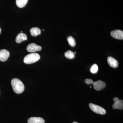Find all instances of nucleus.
<instances>
[{"label": "nucleus", "mask_w": 123, "mask_h": 123, "mask_svg": "<svg viewBox=\"0 0 123 123\" xmlns=\"http://www.w3.org/2000/svg\"><path fill=\"white\" fill-rule=\"evenodd\" d=\"M11 84L14 91L17 93L21 94L24 91L25 88L24 84L19 79L13 78L11 80Z\"/></svg>", "instance_id": "f257e3e1"}, {"label": "nucleus", "mask_w": 123, "mask_h": 123, "mask_svg": "<svg viewBox=\"0 0 123 123\" xmlns=\"http://www.w3.org/2000/svg\"><path fill=\"white\" fill-rule=\"evenodd\" d=\"M40 59V56L38 53H33L27 55L24 57V63L27 64L33 63L38 61Z\"/></svg>", "instance_id": "f03ea898"}, {"label": "nucleus", "mask_w": 123, "mask_h": 123, "mask_svg": "<svg viewBox=\"0 0 123 123\" xmlns=\"http://www.w3.org/2000/svg\"><path fill=\"white\" fill-rule=\"evenodd\" d=\"M89 107L94 112L101 115H104L106 114V111L103 108L100 106L95 105L92 103H90Z\"/></svg>", "instance_id": "7ed1b4c3"}, {"label": "nucleus", "mask_w": 123, "mask_h": 123, "mask_svg": "<svg viewBox=\"0 0 123 123\" xmlns=\"http://www.w3.org/2000/svg\"><path fill=\"white\" fill-rule=\"evenodd\" d=\"M114 103L112 105L113 109H117L123 110V101L122 99H120L117 97H115L113 98Z\"/></svg>", "instance_id": "20e7f679"}, {"label": "nucleus", "mask_w": 123, "mask_h": 123, "mask_svg": "<svg viewBox=\"0 0 123 123\" xmlns=\"http://www.w3.org/2000/svg\"><path fill=\"white\" fill-rule=\"evenodd\" d=\"M41 46L37 45L35 43H31L28 45L27 47V50L29 52H34L39 51L42 50Z\"/></svg>", "instance_id": "39448f33"}, {"label": "nucleus", "mask_w": 123, "mask_h": 123, "mask_svg": "<svg viewBox=\"0 0 123 123\" xmlns=\"http://www.w3.org/2000/svg\"><path fill=\"white\" fill-rule=\"evenodd\" d=\"M93 85L95 89L97 91L102 90L105 88L106 86V83L100 80L94 82Z\"/></svg>", "instance_id": "423d86ee"}, {"label": "nucleus", "mask_w": 123, "mask_h": 123, "mask_svg": "<svg viewBox=\"0 0 123 123\" xmlns=\"http://www.w3.org/2000/svg\"><path fill=\"white\" fill-rule=\"evenodd\" d=\"M111 35L112 37L117 39H123V31L120 30H115L111 32Z\"/></svg>", "instance_id": "0eeeda50"}, {"label": "nucleus", "mask_w": 123, "mask_h": 123, "mask_svg": "<svg viewBox=\"0 0 123 123\" xmlns=\"http://www.w3.org/2000/svg\"><path fill=\"white\" fill-rule=\"evenodd\" d=\"M9 52L6 49L0 50V60L2 62L6 61L9 56Z\"/></svg>", "instance_id": "6e6552de"}, {"label": "nucleus", "mask_w": 123, "mask_h": 123, "mask_svg": "<svg viewBox=\"0 0 123 123\" xmlns=\"http://www.w3.org/2000/svg\"><path fill=\"white\" fill-rule=\"evenodd\" d=\"M107 62L108 64L113 68H117L118 66V63L117 61L111 56L108 57Z\"/></svg>", "instance_id": "1a4fd4ad"}, {"label": "nucleus", "mask_w": 123, "mask_h": 123, "mask_svg": "<svg viewBox=\"0 0 123 123\" xmlns=\"http://www.w3.org/2000/svg\"><path fill=\"white\" fill-rule=\"evenodd\" d=\"M27 122L28 123H44L45 121L40 117H32L28 119Z\"/></svg>", "instance_id": "9d476101"}, {"label": "nucleus", "mask_w": 123, "mask_h": 123, "mask_svg": "<svg viewBox=\"0 0 123 123\" xmlns=\"http://www.w3.org/2000/svg\"><path fill=\"white\" fill-rule=\"evenodd\" d=\"M27 36L25 34L23 33H20L17 36L15 41L17 43H20L23 41L27 40Z\"/></svg>", "instance_id": "9b49d317"}, {"label": "nucleus", "mask_w": 123, "mask_h": 123, "mask_svg": "<svg viewBox=\"0 0 123 123\" xmlns=\"http://www.w3.org/2000/svg\"><path fill=\"white\" fill-rule=\"evenodd\" d=\"M30 33L32 36L36 37L41 34V30L38 27H33L31 29Z\"/></svg>", "instance_id": "f8f14e48"}, {"label": "nucleus", "mask_w": 123, "mask_h": 123, "mask_svg": "<svg viewBox=\"0 0 123 123\" xmlns=\"http://www.w3.org/2000/svg\"><path fill=\"white\" fill-rule=\"evenodd\" d=\"M28 1V0H16V5L19 8H23L26 5Z\"/></svg>", "instance_id": "ddd939ff"}, {"label": "nucleus", "mask_w": 123, "mask_h": 123, "mask_svg": "<svg viewBox=\"0 0 123 123\" xmlns=\"http://www.w3.org/2000/svg\"><path fill=\"white\" fill-rule=\"evenodd\" d=\"M64 55L66 58L70 59H74L75 56V53L74 52L70 50L67 51L65 53Z\"/></svg>", "instance_id": "4468645a"}, {"label": "nucleus", "mask_w": 123, "mask_h": 123, "mask_svg": "<svg viewBox=\"0 0 123 123\" xmlns=\"http://www.w3.org/2000/svg\"><path fill=\"white\" fill-rule=\"evenodd\" d=\"M67 40L69 44L72 47H74L76 45L75 39L72 36H69L67 38Z\"/></svg>", "instance_id": "2eb2a0df"}, {"label": "nucleus", "mask_w": 123, "mask_h": 123, "mask_svg": "<svg viewBox=\"0 0 123 123\" xmlns=\"http://www.w3.org/2000/svg\"><path fill=\"white\" fill-rule=\"evenodd\" d=\"M98 70V67L96 64H94L92 65L90 68V72L92 74H95Z\"/></svg>", "instance_id": "dca6fc26"}, {"label": "nucleus", "mask_w": 123, "mask_h": 123, "mask_svg": "<svg viewBox=\"0 0 123 123\" xmlns=\"http://www.w3.org/2000/svg\"><path fill=\"white\" fill-rule=\"evenodd\" d=\"M85 82L87 85H90V84H93L94 81L93 80L91 79H85Z\"/></svg>", "instance_id": "f3484780"}, {"label": "nucleus", "mask_w": 123, "mask_h": 123, "mask_svg": "<svg viewBox=\"0 0 123 123\" xmlns=\"http://www.w3.org/2000/svg\"><path fill=\"white\" fill-rule=\"evenodd\" d=\"M1 29L0 28V34L1 33Z\"/></svg>", "instance_id": "a211bd4d"}, {"label": "nucleus", "mask_w": 123, "mask_h": 123, "mask_svg": "<svg viewBox=\"0 0 123 123\" xmlns=\"http://www.w3.org/2000/svg\"><path fill=\"white\" fill-rule=\"evenodd\" d=\"M77 123V122H75V121H74V123Z\"/></svg>", "instance_id": "6ab92c4d"}, {"label": "nucleus", "mask_w": 123, "mask_h": 123, "mask_svg": "<svg viewBox=\"0 0 123 123\" xmlns=\"http://www.w3.org/2000/svg\"><path fill=\"white\" fill-rule=\"evenodd\" d=\"M43 31H44V29H43Z\"/></svg>", "instance_id": "aec40b11"}, {"label": "nucleus", "mask_w": 123, "mask_h": 123, "mask_svg": "<svg viewBox=\"0 0 123 123\" xmlns=\"http://www.w3.org/2000/svg\"><path fill=\"white\" fill-rule=\"evenodd\" d=\"M90 88H91V86H90Z\"/></svg>", "instance_id": "412c9836"}, {"label": "nucleus", "mask_w": 123, "mask_h": 123, "mask_svg": "<svg viewBox=\"0 0 123 123\" xmlns=\"http://www.w3.org/2000/svg\"><path fill=\"white\" fill-rule=\"evenodd\" d=\"M76 53V52H75V53Z\"/></svg>", "instance_id": "4be33fe9"}]
</instances>
